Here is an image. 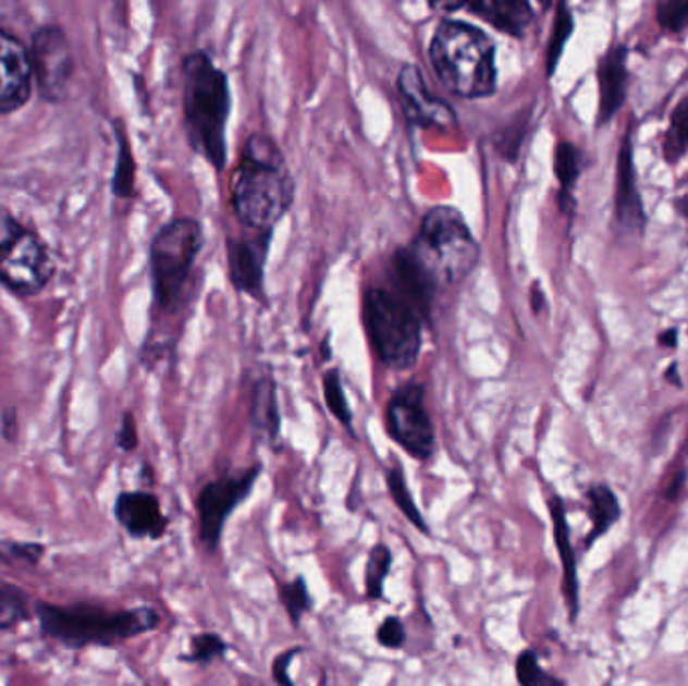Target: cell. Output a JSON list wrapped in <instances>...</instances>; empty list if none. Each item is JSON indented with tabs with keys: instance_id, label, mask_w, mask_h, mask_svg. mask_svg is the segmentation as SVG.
Returning a JSON list of instances; mask_svg holds the SVG:
<instances>
[{
	"instance_id": "6da1fadb",
	"label": "cell",
	"mask_w": 688,
	"mask_h": 686,
	"mask_svg": "<svg viewBox=\"0 0 688 686\" xmlns=\"http://www.w3.org/2000/svg\"><path fill=\"white\" fill-rule=\"evenodd\" d=\"M230 194L239 224L251 232H274L296 198L291 168L274 137L251 133L242 147Z\"/></svg>"
},
{
	"instance_id": "7a4b0ae2",
	"label": "cell",
	"mask_w": 688,
	"mask_h": 686,
	"mask_svg": "<svg viewBox=\"0 0 688 686\" xmlns=\"http://www.w3.org/2000/svg\"><path fill=\"white\" fill-rule=\"evenodd\" d=\"M182 75L187 142L216 172H222L228 161L225 130L232 111L228 75L201 51L187 54Z\"/></svg>"
},
{
	"instance_id": "3957f363",
	"label": "cell",
	"mask_w": 688,
	"mask_h": 686,
	"mask_svg": "<svg viewBox=\"0 0 688 686\" xmlns=\"http://www.w3.org/2000/svg\"><path fill=\"white\" fill-rule=\"evenodd\" d=\"M429 59L443 87L462 99H483L497 89L495 40L467 21L443 19L429 42Z\"/></svg>"
},
{
	"instance_id": "277c9868",
	"label": "cell",
	"mask_w": 688,
	"mask_h": 686,
	"mask_svg": "<svg viewBox=\"0 0 688 686\" xmlns=\"http://www.w3.org/2000/svg\"><path fill=\"white\" fill-rule=\"evenodd\" d=\"M40 633L69 648L113 647L135 636L151 633L159 626L153 608L107 610L91 604L54 607L37 604Z\"/></svg>"
},
{
	"instance_id": "5b68a950",
	"label": "cell",
	"mask_w": 688,
	"mask_h": 686,
	"mask_svg": "<svg viewBox=\"0 0 688 686\" xmlns=\"http://www.w3.org/2000/svg\"><path fill=\"white\" fill-rule=\"evenodd\" d=\"M439 289L462 284L476 270L481 248L465 216L451 206H435L421 220L417 236L407 246Z\"/></svg>"
},
{
	"instance_id": "8992f818",
	"label": "cell",
	"mask_w": 688,
	"mask_h": 686,
	"mask_svg": "<svg viewBox=\"0 0 688 686\" xmlns=\"http://www.w3.org/2000/svg\"><path fill=\"white\" fill-rule=\"evenodd\" d=\"M363 320L372 348L384 367L409 370L423 346V318L393 289H367L363 294Z\"/></svg>"
},
{
	"instance_id": "52a82bcc",
	"label": "cell",
	"mask_w": 688,
	"mask_h": 686,
	"mask_svg": "<svg viewBox=\"0 0 688 686\" xmlns=\"http://www.w3.org/2000/svg\"><path fill=\"white\" fill-rule=\"evenodd\" d=\"M201 246L204 228L196 218H175L156 234L149 248V265L159 308L175 310L182 304Z\"/></svg>"
},
{
	"instance_id": "ba28073f",
	"label": "cell",
	"mask_w": 688,
	"mask_h": 686,
	"mask_svg": "<svg viewBox=\"0 0 688 686\" xmlns=\"http://www.w3.org/2000/svg\"><path fill=\"white\" fill-rule=\"evenodd\" d=\"M54 260L35 230L0 210V282L16 294H37L53 278Z\"/></svg>"
},
{
	"instance_id": "9c48e42d",
	"label": "cell",
	"mask_w": 688,
	"mask_h": 686,
	"mask_svg": "<svg viewBox=\"0 0 688 686\" xmlns=\"http://www.w3.org/2000/svg\"><path fill=\"white\" fill-rule=\"evenodd\" d=\"M386 431L398 448L417 462H427L435 453V429L425 407V387L410 381L389 399Z\"/></svg>"
},
{
	"instance_id": "30bf717a",
	"label": "cell",
	"mask_w": 688,
	"mask_h": 686,
	"mask_svg": "<svg viewBox=\"0 0 688 686\" xmlns=\"http://www.w3.org/2000/svg\"><path fill=\"white\" fill-rule=\"evenodd\" d=\"M262 474V465L256 463L250 469L242 471L238 476H224L213 479L199 491L198 519L199 541L201 546L213 554L220 546V538L224 531L230 515L236 512L239 503L250 498L251 489L256 486L258 477Z\"/></svg>"
},
{
	"instance_id": "8fae6325",
	"label": "cell",
	"mask_w": 688,
	"mask_h": 686,
	"mask_svg": "<svg viewBox=\"0 0 688 686\" xmlns=\"http://www.w3.org/2000/svg\"><path fill=\"white\" fill-rule=\"evenodd\" d=\"M30 61L40 97L51 103L63 101L75 71L65 30L59 27H40L33 37Z\"/></svg>"
},
{
	"instance_id": "7c38bea8",
	"label": "cell",
	"mask_w": 688,
	"mask_h": 686,
	"mask_svg": "<svg viewBox=\"0 0 688 686\" xmlns=\"http://www.w3.org/2000/svg\"><path fill=\"white\" fill-rule=\"evenodd\" d=\"M274 232H251L246 238H230L228 270L236 291L250 296L256 303L266 304L265 266Z\"/></svg>"
},
{
	"instance_id": "4fadbf2b",
	"label": "cell",
	"mask_w": 688,
	"mask_h": 686,
	"mask_svg": "<svg viewBox=\"0 0 688 686\" xmlns=\"http://www.w3.org/2000/svg\"><path fill=\"white\" fill-rule=\"evenodd\" d=\"M397 89L405 115L413 125L439 130H453L457 125L453 107L429 91L419 66L413 63L403 65L397 77Z\"/></svg>"
},
{
	"instance_id": "5bb4252c",
	"label": "cell",
	"mask_w": 688,
	"mask_h": 686,
	"mask_svg": "<svg viewBox=\"0 0 688 686\" xmlns=\"http://www.w3.org/2000/svg\"><path fill=\"white\" fill-rule=\"evenodd\" d=\"M33 79L27 47L7 30H0V115H9L27 103Z\"/></svg>"
},
{
	"instance_id": "9a60e30c",
	"label": "cell",
	"mask_w": 688,
	"mask_h": 686,
	"mask_svg": "<svg viewBox=\"0 0 688 686\" xmlns=\"http://www.w3.org/2000/svg\"><path fill=\"white\" fill-rule=\"evenodd\" d=\"M115 519L135 540H161L170 519L161 512L159 500L149 491H123L115 500Z\"/></svg>"
},
{
	"instance_id": "2e32d148",
	"label": "cell",
	"mask_w": 688,
	"mask_h": 686,
	"mask_svg": "<svg viewBox=\"0 0 688 686\" xmlns=\"http://www.w3.org/2000/svg\"><path fill=\"white\" fill-rule=\"evenodd\" d=\"M616 220L624 230L642 234L647 225L644 204L636 187L635 154H632V139L630 132L624 135L621 154H618V168H616V196H614Z\"/></svg>"
},
{
	"instance_id": "e0dca14e",
	"label": "cell",
	"mask_w": 688,
	"mask_h": 686,
	"mask_svg": "<svg viewBox=\"0 0 688 686\" xmlns=\"http://www.w3.org/2000/svg\"><path fill=\"white\" fill-rule=\"evenodd\" d=\"M628 47L614 45L602 57L598 65L600 81V113L598 125L609 123L626 101V79H628Z\"/></svg>"
},
{
	"instance_id": "ac0fdd59",
	"label": "cell",
	"mask_w": 688,
	"mask_h": 686,
	"mask_svg": "<svg viewBox=\"0 0 688 686\" xmlns=\"http://www.w3.org/2000/svg\"><path fill=\"white\" fill-rule=\"evenodd\" d=\"M248 421L254 437L272 445L277 443L280 437V407H279V389L272 377H262L254 383L250 395V411H248Z\"/></svg>"
},
{
	"instance_id": "d6986e66",
	"label": "cell",
	"mask_w": 688,
	"mask_h": 686,
	"mask_svg": "<svg viewBox=\"0 0 688 686\" xmlns=\"http://www.w3.org/2000/svg\"><path fill=\"white\" fill-rule=\"evenodd\" d=\"M464 11L476 14L491 27L502 30L509 37L521 39L526 28L533 21V9L526 0H483V2H465Z\"/></svg>"
},
{
	"instance_id": "ffe728a7",
	"label": "cell",
	"mask_w": 688,
	"mask_h": 686,
	"mask_svg": "<svg viewBox=\"0 0 688 686\" xmlns=\"http://www.w3.org/2000/svg\"><path fill=\"white\" fill-rule=\"evenodd\" d=\"M550 515H552V522H554V538H556L560 562H562V569H564V578H562L564 596H566V602H568L569 616H572V618H576L578 608H580L578 572H576V555H574V548H572V541H569V526L568 517H566V507H564V502H562L557 495H554V498L550 500Z\"/></svg>"
},
{
	"instance_id": "44dd1931",
	"label": "cell",
	"mask_w": 688,
	"mask_h": 686,
	"mask_svg": "<svg viewBox=\"0 0 688 686\" xmlns=\"http://www.w3.org/2000/svg\"><path fill=\"white\" fill-rule=\"evenodd\" d=\"M588 500H590L592 531L586 536V546H592L598 538H602L618 522L623 510H621V502H618L616 493L606 486H595V488L590 489Z\"/></svg>"
},
{
	"instance_id": "7402d4cb",
	"label": "cell",
	"mask_w": 688,
	"mask_h": 686,
	"mask_svg": "<svg viewBox=\"0 0 688 686\" xmlns=\"http://www.w3.org/2000/svg\"><path fill=\"white\" fill-rule=\"evenodd\" d=\"M688 154V95L673 109L668 130L662 142V156L666 163L675 166Z\"/></svg>"
},
{
	"instance_id": "603a6c76",
	"label": "cell",
	"mask_w": 688,
	"mask_h": 686,
	"mask_svg": "<svg viewBox=\"0 0 688 686\" xmlns=\"http://www.w3.org/2000/svg\"><path fill=\"white\" fill-rule=\"evenodd\" d=\"M386 488H389L393 502L401 510V514L409 519V524H413L421 534H429V526L425 522V515L421 514L417 502L413 500L405 474H403V469L398 465H393L386 471Z\"/></svg>"
},
{
	"instance_id": "cb8c5ba5",
	"label": "cell",
	"mask_w": 688,
	"mask_h": 686,
	"mask_svg": "<svg viewBox=\"0 0 688 686\" xmlns=\"http://www.w3.org/2000/svg\"><path fill=\"white\" fill-rule=\"evenodd\" d=\"M393 566V554L384 543H377L369 554L365 572V590L369 600H383L384 580Z\"/></svg>"
},
{
	"instance_id": "d4e9b609",
	"label": "cell",
	"mask_w": 688,
	"mask_h": 686,
	"mask_svg": "<svg viewBox=\"0 0 688 686\" xmlns=\"http://www.w3.org/2000/svg\"><path fill=\"white\" fill-rule=\"evenodd\" d=\"M115 133L120 142V156H118V168L113 177V192L118 198H132L133 185H135V159H133L132 147L127 133L123 130L120 121H115Z\"/></svg>"
},
{
	"instance_id": "484cf974",
	"label": "cell",
	"mask_w": 688,
	"mask_h": 686,
	"mask_svg": "<svg viewBox=\"0 0 688 686\" xmlns=\"http://www.w3.org/2000/svg\"><path fill=\"white\" fill-rule=\"evenodd\" d=\"M554 170H556V177L560 185H562V206L566 204V199L569 198V192L572 187L578 182L580 172H582V166H580V151L576 149V146H572L568 142H562L556 147V161H554ZM574 204V201H572Z\"/></svg>"
},
{
	"instance_id": "4316f807",
	"label": "cell",
	"mask_w": 688,
	"mask_h": 686,
	"mask_svg": "<svg viewBox=\"0 0 688 686\" xmlns=\"http://www.w3.org/2000/svg\"><path fill=\"white\" fill-rule=\"evenodd\" d=\"M279 598L294 626H298L303 616L312 610V596L308 592L303 576H296L294 580L282 584L279 588Z\"/></svg>"
},
{
	"instance_id": "83f0119b",
	"label": "cell",
	"mask_w": 688,
	"mask_h": 686,
	"mask_svg": "<svg viewBox=\"0 0 688 686\" xmlns=\"http://www.w3.org/2000/svg\"><path fill=\"white\" fill-rule=\"evenodd\" d=\"M322 391L327 407L334 415V419L346 427L353 433V411L348 407V401L344 395L343 379L339 369H331L322 377Z\"/></svg>"
},
{
	"instance_id": "f1b7e54d",
	"label": "cell",
	"mask_w": 688,
	"mask_h": 686,
	"mask_svg": "<svg viewBox=\"0 0 688 686\" xmlns=\"http://www.w3.org/2000/svg\"><path fill=\"white\" fill-rule=\"evenodd\" d=\"M574 33V16L569 13L568 4H557L556 21H554V30H552V39L548 45V54H545V66H548V75L556 73L557 63L564 54V47L568 42L569 37Z\"/></svg>"
},
{
	"instance_id": "f546056e",
	"label": "cell",
	"mask_w": 688,
	"mask_h": 686,
	"mask_svg": "<svg viewBox=\"0 0 688 686\" xmlns=\"http://www.w3.org/2000/svg\"><path fill=\"white\" fill-rule=\"evenodd\" d=\"M28 616L27 596L11 586H0V633L21 626Z\"/></svg>"
},
{
	"instance_id": "4dcf8cb0",
	"label": "cell",
	"mask_w": 688,
	"mask_h": 686,
	"mask_svg": "<svg viewBox=\"0 0 688 686\" xmlns=\"http://www.w3.org/2000/svg\"><path fill=\"white\" fill-rule=\"evenodd\" d=\"M516 678L519 686H566L554 674L543 671L540 657L533 650H524L516 660Z\"/></svg>"
},
{
	"instance_id": "1f68e13d",
	"label": "cell",
	"mask_w": 688,
	"mask_h": 686,
	"mask_svg": "<svg viewBox=\"0 0 688 686\" xmlns=\"http://www.w3.org/2000/svg\"><path fill=\"white\" fill-rule=\"evenodd\" d=\"M228 652V642L220 634L199 633L189 640V654L182 657L194 664H210L213 660L222 659Z\"/></svg>"
},
{
	"instance_id": "d6a6232c",
	"label": "cell",
	"mask_w": 688,
	"mask_h": 686,
	"mask_svg": "<svg viewBox=\"0 0 688 686\" xmlns=\"http://www.w3.org/2000/svg\"><path fill=\"white\" fill-rule=\"evenodd\" d=\"M656 21L664 30L683 33L688 28V0H662L656 4Z\"/></svg>"
},
{
	"instance_id": "836d02e7",
	"label": "cell",
	"mask_w": 688,
	"mask_h": 686,
	"mask_svg": "<svg viewBox=\"0 0 688 686\" xmlns=\"http://www.w3.org/2000/svg\"><path fill=\"white\" fill-rule=\"evenodd\" d=\"M377 642L389 650H401L407 645V630L398 616H386L381 622L377 630Z\"/></svg>"
},
{
	"instance_id": "e575fe53",
	"label": "cell",
	"mask_w": 688,
	"mask_h": 686,
	"mask_svg": "<svg viewBox=\"0 0 688 686\" xmlns=\"http://www.w3.org/2000/svg\"><path fill=\"white\" fill-rule=\"evenodd\" d=\"M4 550H7V555H11L13 560L25 562V564H30V566H37L40 558L45 554V546L33 543V541H27V543L9 541V543H4Z\"/></svg>"
},
{
	"instance_id": "d590c367",
	"label": "cell",
	"mask_w": 688,
	"mask_h": 686,
	"mask_svg": "<svg viewBox=\"0 0 688 686\" xmlns=\"http://www.w3.org/2000/svg\"><path fill=\"white\" fill-rule=\"evenodd\" d=\"M300 652H303V648H291V650L282 652V654H279V657L274 659V664H272V678H274L277 685L296 686L291 678V674H288V669H291L292 660L296 659Z\"/></svg>"
},
{
	"instance_id": "8d00e7d4",
	"label": "cell",
	"mask_w": 688,
	"mask_h": 686,
	"mask_svg": "<svg viewBox=\"0 0 688 686\" xmlns=\"http://www.w3.org/2000/svg\"><path fill=\"white\" fill-rule=\"evenodd\" d=\"M137 427H135V419H133L132 413H125L123 415V421H121L120 433H118V445L123 451H133L137 448Z\"/></svg>"
},
{
	"instance_id": "74e56055",
	"label": "cell",
	"mask_w": 688,
	"mask_h": 686,
	"mask_svg": "<svg viewBox=\"0 0 688 686\" xmlns=\"http://www.w3.org/2000/svg\"><path fill=\"white\" fill-rule=\"evenodd\" d=\"M531 298V308H533V313L538 315V313H542L543 306H545V296H543V292L540 291V284H533V289L530 292Z\"/></svg>"
},
{
	"instance_id": "f35d334b",
	"label": "cell",
	"mask_w": 688,
	"mask_h": 686,
	"mask_svg": "<svg viewBox=\"0 0 688 686\" xmlns=\"http://www.w3.org/2000/svg\"><path fill=\"white\" fill-rule=\"evenodd\" d=\"M676 334H678V330L668 329L659 336V343L664 344V346H676Z\"/></svg>"
},
{
	"instance_id": "ab89813d",
	"label": "cell",
	"mask_w": 688,
	"mask_h": 686,
	"mask_svg": "<svg viewBox=\"0 0 688 686\" xmlns=\"http://www.w3.org/2000/svg\"><path fill=\"white\" fill-rule=\"evenodd\" d=\"M675 208L688 222V194L687 196H680V198L675 199Z\"/></svg>"
},
{
	"instance_id": "60d3db41",
	"label": "cell",
	"mask_w": 688,
	"mask_h": 686,
	"mask_svg": "<svg viewBox=\"0 0 688 686\" xmlns=\"http://www.w3.org/2000/svg\"><path fill=\"white\" fill-rule=\"evenodd\" d=\"M666 377H668L671 381H675L676 387H680V381H678V372H676V365H673V367L668 369V372H666Z\"/></svg>"
}]
</instances>
